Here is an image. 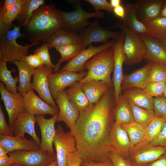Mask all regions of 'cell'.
Returning <instances> with one entry per match:
<instances>
[{"label":"cell","mask_w":166,"mask_h":166,"mask_svg":"<svg viewBox=\"0 0 166 166\" xmlns=\"http://www.w3.org/2000/svg\"><path fill=\"white\" fill-rule=\"evenodd\" d=\"M53 69L45 65L36 69L33 75L31 87L44 101L51 106L58 109L51 95L49 86L48 78L53 73Z\"/></svg>","instance_id":"cell-12"},{"label":"cell","mask_w":166,"mask_h":166,"mask_svg":"<svg viewBox=\"0 0 166 166\" xmlns=\"http://www.w3.org/2000/svg\"><path fill=\"white\" fill-rule=\"evenodd\" d=\"M58 114L49 119L45 118L44 115L35 116L41 132V149L56 156L53 147V141L56 133L55 124Z\"/></svg>","instance_id":"cell-17"},{"label":"cell","mask_w":166,"mask_h":166,"mask_svg":"<svg viewBox=\"0 0 166 166\" xmlns=\"http://www.w3.org/2000/svg\"><path fill=\"white\" fill-rule=\"evenodd\" d=\"M121 31H112L101 26L97 19L87 26L79 34V42L85 48L92 42H107L110 38L116 39L121 35Z\"/></svg>","instance_id":"cell-10"},{"label":"cell","mask_w":166,"mask_h":166,"mask_svg":"<svg viewBox=\"0 0 166 166\" xmlns=\"http://www.w3.org/2000/svg\"><path fill=\"white\" fill-rule=\"evenodd\" d=\"M115 120V122L120 124L135 122L130 105L122 93L116 103Z\"/></svg>","instance_id":"cell-30"},{"label":"cell","mask_w":166,"mask_h":166,"mask_svg":"<svg viewBox=\"0 0 166 166\" xmlns=\"http://www.w3.org/2000/svg\"><path fill=\"white\" fill-rule=\"evenodd\" d=\"M25 110L34 116L49 114L52 117L59 113L55 108L37 96L33 89L22 96Z\"/></svg>","instance_id":"cell-20"},{"label":"cell","mask_w":166,"mask_h":166,"mask_svg":"<svg viewBox=\"0 0 166 166\" xmlns=\"http://www.w3.org/2000/svg\"><path fill=\"white\" fill-rule=\"evenodd\" d=\"M115 41V39H112L107 42L98 46H94L92 44H89L88 48L85 49L69 61L57 72L65 71L77 73L84 72L85 63L97 53L109 48L112 47Z\"/></svg>","instance_id":"cell-11"},{"label":"cell","mask_w":166,"mask_h":166,"mask_svg":"<svg viewBox=\"0 0 166 166\" xmlns=\"http://www.w3.org/2000/svg\"><path fill=\"white\" fill-rule=\"evenodd\" d=\"M87 72L81 73L65 71L53 73L48 78L49 84L51 95L54 100L58 94L77 82H80L86 76Z\"/></svg>","instance_id":"cell-13"},{"label":"cell","mask_w":166,"mask_h":166,"mask_svg":"<svg viewBox=\"0 0 166 166\" xmlns=\"http://www.w3.org/2000/svg\"><path fill=\"white\" fill-rule=\"evenodd\" d=\"M166 80V68L156 63H152L149 70L148 83L157 82Z\"/></svg>","instance_id":"cell-40"},{"label":"cell","mask_w":166,"mask_h":166,"mask_svg":"<svg viewBox=\"0 0 166 166\" xmlns=\"http://www.w3.org/2000/svg\"><path fill=\"white\" fill-rule=\"evenodd\" d=\"M124 34L122 31L120 35L115 39L112 47L114 52L113 74L112 79L116 103L122 93L121 84L123 75V65L124 61L123 51Z\"/></svg>","instance_id":"cell-14"},{"label":"cell","mask_w":166,"mask_h":166,"mask_svg":"<svg viewBox=\"0 0 166 166\" xmlns=\"http://www.w3.org/2000/svg\"><path fill=\"white\" fill-rule=\"evenodd\" d=\"M65 92L70 102L79 113L86 110L92 105L80 82L69 87Z\"/></svg>","instance_id":"cell-26"},{"label":"cell","mask_w":166,"mask_h":166,"mask_svg":"<svg viewBox=\"0 0 166 166\" xmlns=\"http://www.w3.org/2000/svg\"><path fill=\"white\" fill-rule=\"evenodd\" d=\"M0 92L1 99L8 115L9 125L11 128L18 115L25 110L23 97L19 92L14 93H10L1 82Z\"/></svg>","instance_id":"cell-15"},{"label":"cell","mask_w":166,"mask_h":166,"mask_svg":"<svg viewBox=\"0 0 166 166\" xmlns=\"http://www.w3.org/2000/svg\"><path fill=\"white\" fill-rule=\"evenodd\" d=\"M45 4L44 0H26L16 19L17 26L26 25L34 11L41 6Z\"/></svg>","instance_id":"cell-34"},{"label":"cell","mask_w":166,"mask_h":166,"mask_svg":"<svg viewBox=\"0 0 166 166\" xmlns=\"http://www.w3.org/2000/svg\"><path fill=\"white\" fill-rule=\"evenodd\" d=\"M7 62L0 61V80L5 85L6 89L10 93H16L18 91L17 85L18 81V77L14 78L11 73L15 70H9L7 66Z\"/></svg>","instance_id":"cell-37"},{"label":"cell","mask_w":166,"mask_h":166,"mask_svg":"<svg viewBox=\"0 0 166 166\" xmlns=\"http://www.w3.org/2000/svg\"><path fill=\"white\" fill-rule=\"evenodd\" d=\"M122 93L129 104L153 110V98L143 89L133 88L122 90Z\"/></svg>","instance_id":"cell-25"},{"label":"cell","mask_w":166,"mask_h":166,"mask_svg":"<svg viewBox=\"0 0 166 166\" xmlns=\"http://www.w3.org/2000/svg\"><path fill=\"white\" fill-rule=\"evenodd\" d=\"M12 163L11 159L8 155L0 157V166H11Z\"/></svg>","instance_id":"cell-54"},{"label":"cell","mask_w":166,"mask_h":166,"mask_svg":"<svg viewBox=\"0 0 166 166\" xmlns=\"http://www.w3.org/2000/svg\"><path fill=\"white\" fill-rule=\"evenodd\" d=\"M37 122L35 116L26 110L18 115L11 128L14 136H24L25 133L31 136L40 146L41 140L37 135L35 129Z\"/></svg>","instance_id":"cell-22"},{"label":"cell","mask_w":166,"mask_h":166,"mask_svg":"<svg viewBox=\"0 0 166 166\" xmlns=\"http://www.w3.org/2000/svg\"><path fill=\"white\" fill-rule=\"evenodd\" d=\"M141 166H166V153L154 161Z\"/></svg>","instance_id":"cell-52"},{"label":"cell","mask_w":166,"mask_h":166,"mask_svg":"<svg viewBox=\"0 0 166 166\" xmlns=\"http://www.w3.org/2000/svg\"><path fill=\"white\" fill-rule=\"evenodd\" d=\"M110 152H115L126 159L132 150L127 132L121 124L115 122L110 133Z\"/></svg>","instance_id":"cell-16"},{"label":"cell","mask_w":166,"mask_h":166,"mask_svg":"<svg viewBox=\"0 0 166 166\" xmlns=\"http://www.w3.org/2000/svg\"><path fill=\"white\" fill-rule=\"evenodd\" d=\"M11 166H24L23 165L16 163H12Z\"/></svg>","instance_id":"cell-60"},{"label":"cell","mask_w":166,"mask_h":166,"mask_svg":"<svg viewBox=\"0 0 166 166\" xmlns=\"http://www.w3.org/2000/svg\"><path fill=\"white\" fill-rule=\"evenodd\" d=\"M49 49L48 45L43 43L41 46L34 50V54L37 56L45 65L54 69L55 65L51 61Z\"/></svg>","instance_id":"cell-41"},{"label":"cell","mask_w":166,"mask_h":166,"mask_svg":"<svg viewBox=\"0 0 166 166\" xmlns=\"http://www.w3.org/2000/svg\"><path fill=\"white\" fill-rule=\"evenodd\" d=\"M109 158L113 166H133L129 160L125 158L115 152H110Z\"/></svg>","instance_id":"cell-47"},{"label":"cell","mask_w":166,"mask_h":166,"mask_svg":"<svg viewBox=\"0 0 166 166\" xmlns=\"http://www.w3.org/2000/svg\"><path fill=\"white\" fill-rule=\"evenodd\" d=\"M0 134L4 135L14 136L12 128L5 119L2 105H0Z\"/></svg>","instance_id":"cell-46"},{"label":"cell","mask_w":166,"mask_h":166,"mask_svg":"<svg viewBox=\"0 0 166 166\" xmlns=\"http://www.w3.org/2000/svg\"><path fill=\"white\" fill-rule=\"evenodd\" d=\"M81 166H113L110 159L102 161H90L83 162Z\"/></svg>","instance_id":"cell-50"},{"label":"cell","mask_w":166,"mask_h":166,"mask_svg":"<svg viewBox=\"0 0 166 166\" xmlns=\"http://www.w3.org/2000/svg\"><path fill=\"white\" fill-rule=\"evenodd\" d=\"M135 121L146 128L156 117L153 110H150L130 104Z\"/></svg>","instance_id":"cell-38"},{"label":"cell","mask_w":166,"mask_h":166,"mask_svg":"<svg viewBox=\"0 0 166 166\" xmlns=\"http://www.w3.org/2000/svg\"><path fill=\"white\" fill-rule=\"evenodd\" d=\"M166 121V116H156L146 128L145 140L150 142L156 138L161 131Z\"/></svg>","instance_id":"cell-39"},{"label":"cell","mask_w":166,"mask_h":166,"mask_svg":"<svg viewBox=\"0 0 166 166\" xmlns=\"http://www.w3.org/2000/svg\"><path fill=\"white\" fill-rule=\"evenodd\" d=\"M163 96L166 98V85L164 90Z\"/></svg>","instance_id":"cell-61"},{"label":"cell","mask_w":166,"mask_h":166,"mask_svg":"<svg viewBox=\"0 0 166 166\" xmlns=\"http://www.w3.org/2000/svg\"><path fill=\"white\" fill-rule=\"evenodd\" d=\"M116 105L113 87L96 103L79 113L74 128L70 131L83 162L109 159L110 135L115 121Z\"/></svg>","instance_id":"cell-1"},{"label":"cell","mask_w":166,"mask_h":166,"mask_svg":"<svg viewBox=\"0 0 166 166\" xmlns=\"http://www.w3.org/2000/svg\"><path fill=\"white\" fill-rule=\"evenodd\" d=\"M26 0H19L4 14L0 15V36L8 31Z\"/></svg>","instance_id":"cell-32"},{"label":"cell","mask_w":166,"mask_h":166,"mask_svg":"<svg viewBox=\"0 0 166 166\" xmlns=\"http://www.w3.org/2000/svg\"><path fill=\"white\" fill-rule=\"evenodd\" d=\"M165 147V152L166 153V146L164 147Z\"/></svg>","instance_id":"cell-62"},{"label":"cell","mask_w":166,"mask_h":166,"mask_svg":"<svg viewBox=\"0 0 166 166\" xmlns=\"http://www.w3.org/2000/svg\"><path fill=\"white\" fill-rule=\"evenodd\" d=\"M13 63L16 65L18 70L19 84L18 91L22 96L32 89L31 80L35 69L29 67L21 61H14Z\"/></svg>","instance_id":"cell-29"},{"label":"cell","mask_w":166,"mask_h":166,"mask_svg":"<svg viewBox=\"0 0 166 166\" xmlns=\"http://www.w3.org/2000/svg\"><path fill=\"white\" fill-rule=\"evenodd\" d=\"M146 34L159 40L166 38V18L159 17L145 25Z\"/></svg>","instance_id":"cell-36"},{"label":"cell","mask_w":166,"mask_h":166,"mask_svg":"<svg viewBox=\"0 0 166 166\" xmlns=\"http://www.w3.org/2000/svg\"><path fill=\"white\" fill-rule=\"evenodd\" d=\"M21 61L29 67L35 69L44 65L38 57L34 54L25 56Z\"/></svg>","instance_id":"cell-45"},{"label":"cell","mask_w":166,"mask_h":166,"mask_svg":"<svg viewBox=\"0 0 166 166\" xmlns=\"http://www.w3.org/2000/svg\"><path fill=\"white\" fill-rule=\"evenodd\" d=\"M8 152L4 148L0 146V157H4L7 156Z\"/></svg>","instance_id":"cell-57"},{"label":"cell","mask_w":166,"mask_h":166,"mask_svg":"<svg viewBox=\"0 0 166 166\" xmlns=\"http://www.w3.org/2000/svg\"><path fill=\"white\" fill-rule=\"evenodd\" d=\"M53 144L56 149L57 166H67V158L77 150L74 136L70 132H65L60 124H57Z\"/></svg>","instance_id":"cell-9"},{"label":"cell","mask_w":166,"mask_h":166,"mask_svg":"<svg viewBox=\"0 0 166 166\" xmlns=\"http://www.w3.org/2000/svg\"><path fill=\"white\" fill-rule=\"evenodd\" d=\"M121 125L127 132L131 144L132 150L136 146L145 140L146 128L142 125L136 122Z\"/></svg>","instance_id":"cell-33"},{"label":"cell","mask_w":166,"mask_h":166,"mask_svg":"<svg viewBox=\"0 0 166 166\" xmlns=\"http://www.w3.org/2000/svg\"><path fill=\"white\" fill-rule=\"evenodd\" d=\"M12 163L24 166H46L56 159V156L41 149L38 151L16 150L8 154Z\"/></svg>","instance_id":"cell-8"},{"label":"cell","mask_w":166,"mask_h":166,"mask_svg":"<svg viewBox=\"0 0 166 166\" xmlns=\"http://www.w3.org/2000/svg\"><path fill=\"white\" fill-rule=\"evenodd\" d=\"M150 142L152 145L155 146H166V121L158 135Z\"/></svg>","instance_id":"cell-48"},{"label":"cell","mask_w":166,"mask_h":166,"mask_svg":"<svg viewBox=\"0 0 166 166\" xmlns=\"http://www.w3.org/2000/svg\"><path fill=\"white\" fill-rule=\"evenodd\" d=\"M63 24L59 9L53 3L45 4L34 11L24 26L23 37L38 45L61 29Z\"/></svg>","instance_id":"cell-2"},{"label":"cell","mask_w":166,"mask_h":166,"mask_svg":"<svg viewBox=\"0 0 166 166\" xmlns=\"http://www.w3.org/2000/svg\"><path fill=\"white\" fill-rule=\"evenodd\" d=\"M166 85V80L159 82L148 83L143 89L151 97H155L163 96Z\"/></svg>","instance_id":"cell-42"},{"label":"cell","mask_w":166,"mask_h":166,"mask_svg":"<svg viewBox=\"0 0 166 166\" xmlns=\"http://www.w3.org/2000/svg\"><path fill=\"white\" fill-rule=\"evenodd\" d=\"M153 110L156 116H166V98L164 96L153 98Z\"/></svg>","instance_id":"cell-43"},{"label":"cell","mask_w":166,"mask_h":166,"mask_svg":"<svg viewBox=\"0 0 166 166\" xmlns=\"http://www.w3.org/2000/svg\"><path fill=\"white\" fill-rule=\"evenodd\" d=\"M91 4L95 11L105 10L107 11L113 12V8L110 2L106 0H85Z\"/></svg>","instance_id":"cell-44"},{"label":"cell","mask_w":166,"mask_h":166,"mask_svg":"<svg viewBox=\"0 0 166 166\" xmlns=\"http://www.w3.org/2000/svg\"><path fill=\"white\" fill-rule=\"evenodd\" d=\"M46 166H57V159L53 162H52L50 164Z\"/></svg>","instance_id":"cell-58"},{"label":"cell","mask_w":166,"mask_h":166,"mask_svg":"<svg viewBox=\"0 0 166 166\" xmlns=\"http://www.w3.org/2000/svg\"><path fill=\"white\" fill-rule=\"evenodd\" d=\"M160 16L166 18V0L161 8Z\"/></svg>","instance_id":"cell-55"},{"label":"cell","mask_w":166,"mask_h":166,"mask_svg":"<svg viewBox=\"0 0 166 166\" xmlns=\"http://www.w3.org/2000/svg\"><path fill=\"white\" fill-rule=\"evenodd\" d=\"M114 63V52L112 47L97 53L85 63V68L87 70V73L80 82L82 83L92 80H100L113 87L111 76L113 71Z\"/></svg>","instance_id":"cell-3"},{"label":"cell","mask_w":166,"mask_h":166,"mask_svg":"<svg viewBox=\"0 0 166 166\" xmlns=\"http://www.w3.org/2000/svg\"><path fill=\"white\" fill-rule=\"evenodd\" d=\"M19 0H5L0 9V15L4 14Z\"/></svg>","instance_id":"cell-51"},{"label":"cell","mask_w":166,"mask_h":166,"mask_svg":"<svg viewBox=\"0 0 166 166\" xmlns=\"http://www.w3.org/2000/svg\"><path fill=\"white\" fill-rule=\"evenodd\" d=\"M75 4V9L73 11L66 12L59 9L63 19L62 29L68 32L77 34L91 23L88 20L89 18L95 17L102 19L104 17V13L100 11L93 13L85 11L80 1H77Z\"/></svg>","instance_id":"cell-6"},{"label":"cell","mask_w":166,"mask_h":166,"mask_svg":"<svg viewBox=\"0 0 166 166\" xmlns=\"http://www.w3.org/2000/svg\"><path fill=\"white\" fill-rule=\"evenodd\" d=\"M0 146L8 153L16 150L38 151L40 146L32 138L26 139L24 136H9L0 134Z\"/></svg>","instance_id":"cell-23"},{"label":"cell","mask_w":166,"mask_h":166,"mask_svg":"<svg viewBox=\"0 0 166 166\" xmlns=\"http://www.w3.org/2000/svg\"><path fill=\"white\" fill-rule=\"evenodd\" d=\"M55 100L59 110L56 122H64L70 129V131H72L78 117L79 112L70 102L65 90L59 93Z\"/></svg>","instance_id":"cell-19"},{"label":"cell","mask_w":166,"mask_h":166,"mask_svg":"<svg viewBox=\"0 0 166 166\" xmlns=\"http://www.w3.org/2000/svg\"><path fill=\"white\" fill-rule=\"evenodd\" d=\"M54 48L61 55V58L55 65L53 69V72L55 73L58 72L60 66L62 62L69 61L85 49L79 43L56 47Z\"/></svg>","instance_id":"cell-35"},{"label":"cell","mask_w":166,"mask_h":166,"mask_svg":"<svg viewBox=\"0 0 166 166\" xmlns=\"http://www.w3.org/2000/svg\"><path fill=\"white\" fill-rule=\"evenodd\" d=\"M165 0H137L134 5L139 20L145 25L160 16Z\"/></svg>","instance_id":"cell-21"},{"label":"cell","mask_w":166,"mask_h":166,"mask_svg":"<svg viewBox=\"0 0 166 166\" xmlns=\"http://www.w3.org/2000/svg\"><path fill=\"white\" fill-rule=\"evenodd\" d=\"M83 160L77 150L70 153L67 158V166H81Z\"/></svg>","instance_id":"cell-49"},{"label":"cell","mask_w":166,"mask_h":166,"mask_svg":"<svg viewBox=\"0 0 166 166\" xmlns=\"http://www.w3.org/2000/svg\"><path fill=\"white\" fill-rule=\"evenodd\" d=\"M159 40L160 41L166 48V38Z\"/></svg>","instance_id":"cell-59"},{"label":"cell","mask_w":166,"mask_h":166,"mask_svg":"<svg viewBox=\"0 0 166 166\" xmlns=\"http://www.w3.org/2000/svg\"><path fill=\"white\" fill-rule=\"evenodd\" d=\"M124 9L125 17L121 22L126 26L133 32L139 35L146 34L145 25L138 19L134 4L127 3Z\"/></svg>","instance_id":"cell-28"},{"label":"cell","mask_w":166,"mask_h":166,"mask_svg":"<svg viewBox=\"0 0 166 166\" xmlns=\"http://www.w3.org/2000/svg\"><path fill=\"white\" fill-rule=\"evenodd\" d=\"M20 28L14 25L12 30L0 36V61L10 63L21 61L24 57L28 55L31 47L38 45L33 43L23 46L17 42L18 38L23 37L20 33Z\"/></svg>","instance_id":"cell-4"},{"label":"cell","mask_w":166,"mask_h":166,"mask_svg":"<svg viewBox=\"0 0 166 166\" xmlns=\"http://www.w3.org/2000/svg\"><path fill=\"white\" fill-rule=\"evenodd\" d=\"M165 153L164 147L155 146L145 140L132 149L129 160L133 166H141L157 160Z\"/></svg>","instance_id":"cell-7"},{"label":"cell","mask_w":166,"mask_h":166,"mask_svg":"<svg viewBox=\"0 0 166 166\" xmlns=\"http://www.w3.org/2000/svg\"><path fill=\"white\" fill-rule=\"evenodd\" d=\"M81 84L83 90L92 105L97 102L111 87L107 83L100 80H92Z\"/></svg>","instance_id":"cell-27"},{"label":"cell","mask_w":166,"mask_h":166,"mask_svg":"<svg viewBox=\"0 0 166 166\" xmlns=\"http://www.w3.org/2000/svg\"><path fill=\"white\" fill-rule=\"evenodd\" d=\"M121 0H110V3L112 6L114 8L121 5Z\"/></svg>","instance_id":"cell-56"},{"label":"cell","mask_w":166,"mask_h":166,"mask_svg":"<svg viewBox=\"0 0 166 166\" xmlns=\"http://www.w3.org/2000/svg\"><path fill=\"white\" fill-rule=\"evenodd\" d=\"M43 43L47 44L49 49L60 46L79 42L78 34H73L62 29L57 31Z\"/></svg>","instance_id":"cell-31"},{"label":"cell","mask_w":166,"mask_h":166,"mask_svg":"<svg viewBox=\"0 0 166 166\" xmlns=\"http://www.w3.org/2000/svg\"><path fill=\"white\" fill-rule=\"evenodd\" d=\"M146 46L144 59L166 68V48L160 40L146 34L139 35Z\"/></svg>","instance_id":"cell-18"},{"label":"cell","mask_w":166,"mask_h":166,"mask_svg":"<svg viewBox=\"0 0 166 166\" xmlns=\"http://www.w3.org/2000/svg\"><path fill=\"white\" fill-rule=\"evenodd\" d=\"M152 64V63L148 62L130 74H123L121 84V90L133 88L144 89L148 83V73Z\"/></svg>","instance_id":"cell-24"},{"label":"cell","mask_w":166,"mask_h":166,"mask_svg":"<svg viewBox=\"0 0 166 166\" xmlns=\"http://www.w3.org/2000/svg\"><path fill=\"white\" fill-rule=\"evenodd\" d=\"M111 28H119L124 34V63L129 66L140 63L144 59L146 48L139 34L131 30L121 21L115 23Z\"/></svg>","instance_id":"cell-5"},{"label":"cell","mask_w":166,"mask_h":166,"mask_svg":"<svg viewBox=\"0 0 166 166\" xmlns=\"http://www.w3.org/2000/svg\"><path fill=\"white\" fill-rule=\"evenodd\" d=\"M113 12L117 16L121 19V21L124 18L125 16V10L122 5H121L113 8Z\"/></svg>","instance_id":"cell-53"}]
</instances>
